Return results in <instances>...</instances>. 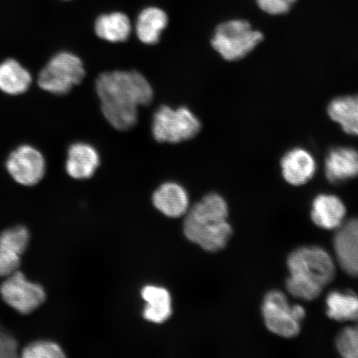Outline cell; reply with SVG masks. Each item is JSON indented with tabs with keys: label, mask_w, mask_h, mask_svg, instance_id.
Instances as JSON below:
<instances>
[{
	"label": "cell",
	"mask_w": 358,
	"mask_h": 358,
	"mask_svg": "<svg viewBox=\"0 0 358 358\" xmlns=\"http://www.w3.org/2000/svg\"><path fill=\"white\" fill-rule=\"evenodd\" d=\"M96 92L106 122L120 131L136 127L138 107L150 105L153 88L137 71H112L101 73L96 80Z\"/></svg>",
	"instance_id": "obj_1"
},
{
	"label": "cell",
	"mask_w": 358,
	"mask_h": 358,
	"mask_svg": "<svg viewBox=\"0 0 358 358\" xmlns=\"http://www.w3.org/2000/svg\"><path fill=\"white\" fill-rule=\"evenodd\" d=\"M286 288L294 297L311 301L334 278L335 264L320 246H303L289 255Z\"/></svg>",
	"instance_id": "obj_2"
},
{
	"label": "cell",
	"mask_w": 358,
	"mask_h": 358,
	"mask_svg": "<svg viewBox=\"0 0 358 358\" xmlns=\"http://www.w3.org/2000/svg\"><path fill=\"white\" fill-rule=\"evenodd\" d=\"M228 206L217 194H209L192 207L183 222L186 238L204 250L217 252L226 248L232 235L227 222Z\"/></svg>",
	"instance_id": "obj_3"
},
{
	"label": "cell",
	"mask_w": 358,
	"mask_h": 358,
	"mask_svg": "<svg viewBox=\"0 0 358 358\" xmlns=\"http://www.w3.org/2000/svg\"><path fill=\"white\" fill-rule=\"evenodd\" d=\"M201 128L196 115L185 106L172 108L161 106L152 120V134L159 143L178 144L194 138Z\"/></svg>",
	"instance_id": "obj_4"
},
{
	"label": "cell",
	"mask_w": 358,
	"mask_h": 358,
	"mask_svg": "<svg viewBox=\"0 0 358 358\" xmlns=\"http://www.w3.org/2000/svg\"><path fill=\"white\" fill-rule=\"evenodd\" d=\"M262 40L263 34L249 22L234 20L217 27L211 43L223 59L234 62L248 55Z\"/></svg>",
	"instance_id": "obj_5"
},
{
	"label": "cell",
	"mask_w": 358,
	"mask_h": 358,
	"mask_svg": "<svg viewBox=\"0 0 358 358\" xmlns=\"http://www.w3.org/2000/svg\"><path fill=\"white\" fill-rule=\"evenodd\" d=\"M86 71L80 58L70 52L53 56L38 75V84L43 91L62 96L83 82Z\"/></svg>",
	"instance_id": "obj_6"
},
{
	"label": "cell",
	"mask_w": 358,
	"mask_h": 358,
	"mask_svg": "<svg viewBox=\"0 0 358 358\" xmlns=\"http://www.w3.org/2000/svg\"><path fill=\"white\" fill-rule=\"evenodd\" d=\"M262 315L271 333L290 338L299 334L306 312L299 304L290 306L287 297L281 291L272 290L264 299Z\"/></svg>",
	"instance_id": "obj_7"
},
{
	"label": "cell",
	"mask_w": 358,
	"mask_h": 358,
	"mask_svg": "<svg viewBox=\"0 0 358 358\" xmlns=\"http://www.w3.org/2000/svg\"><path fill=\"white\" fill-rule=\"evenodd\" d=\"M0 295L7 306L24 315L37 310L47 297L41 285L29 280L19 270L6 277L0 285Z\"/></svg>",
	"instance_id": "obj_8"
},
{
	"label": "cell",
	"mask_w": 358,
	"mask_h": 358,
	"mask_svg": "<svg viewBox=\"0 0 358 358\" xmlns=\"http://www.w3.org/2000/svg\"><path fill=\"white\" fill-rule=\"evenodd\" d=\"M6 169L13 180L22 186H34L46 173V161L36 148L24 145L13 151L6 162Z\"/></svg>",
	"instance_id": "obj_9"
},
{
	"label": "cell",
	"mask_w": 358,
	"mask_h": 358,
	"mask_svg": "<svg viewBox=\"0 0 358 358\" xmlns=\"http://www.w3.org/2000/svg\"><path fill=\"white\" fill-rule=\"evenodd\" d=\"M336 258L348 275L358 276V218L343 222L334 241Z\"/></svg>",
	"instance_id": "obj_10"
},
{
	"label": "cell",
	"mask_w": 358,
	"mask_h": 358,
	"mask_svg": "<svg viewBox=\"0 0 358 358\" xmlns=\"http://www.w3.org/2000/svg\"><path fill=\"white\" fill-rule=\"evenodd\" d=\"M100 164L99 152L87 143H75L67 150L66 171L71 178L78 180L91 178Z\"/></svg>",
	"instance_id": "obj_11"
},
{
	"label": "cell",
	"mask_w": 358,
	"mask_h": 358,
	"mask_svg": "<svg viewBox=\"0 0 358 358\" xmlns=\"http://www.w3.org/2000/svg\"><path fill=\"white\" fill-rule=\"evenodd\" d=\"M325 174L334 185L358 177V151L351 147L334 148L326 157Z\"/></svg>",
	"instance_id": "obj_12"
},
{
	"label": "cell",
	"mask_w": 358,
	"mask_h": 358,
	"mask_svg": "<svg viewBox=\"0 0 358 358\" xmlns=\"http://www.w3.org/2000/svg\"><path fill=\"white\" fill-rule=\"evenodd\" d=\"M285 180L294 186H301L315 176L316 162L310 152L294 148L285 155L280 162Z\"/></svg>",
	"instance_id": "obj_13"
},
{
	"label": "cell",
	"mask_w": 358,
	"mask_h": 358,
	"mask_svg": "<svg viewBox=\"0 0 358 358\" xmlns=\"http://www.w3.org/2000/svg\"><path fill=\"white\" fill-rule=\"evenodd\" d=\"M155 207L165 216L180 217L189 209V199L187 192L178 183L168 182L159 186L153 194Z\"/></svg>",
	"instance_id": "obj_14"
},
{
	"label": "cell",
	"mask_w": 358,
	"mask_h": 358,
	"mask_svg": "<svg viewBox=\"0 0 358 358\" xmlns=\"http://www.w3.org/2000/svg\"><path fill=\"white\" fill-rule=\"evenodd\" d=\"M345 216V205L337 196L320 194L313 201L311 217L317 227L326 230L338 229Z\"/></svg>",
	"instance_id": "obj_15"
},
{
	"label": "cell",
	"mask_w": 358,
	"mask_h": 358,
	"mask_svg": "<svg viewBox=\"0 0 358 358\" xmlns=\"http://www.w3.org/2000/svg\"><path fill=\"white\" fill-rule=\"evenodd\" d=\"M146 302L143 315L147 321L163 324L173 313L172 298L168 289L159 286L147 285L141 291Z\"/></svg>",
	"instance_id": "obj_16"
},
{
	"label": "cell",
	"mask_w": 358,
	"mask_h": 358,
	"mask_svg": "<svg viewBox=\"0 0 358 358\" xmlns=\"http://www.w3.org/2000/svg\"><path fill=\"white\" fill-rule=\"evenodd\" d=\"M169 24L167 13L158 7H148L138 15L136 24V33L138 40L146 45L159 42Z\"/></svg>",
	"instance_id": "obj_17"
},
{
	"label": "cell",
	"mask_w": 358,
	"mask_h": 358,
	"mask_svg": "<svg viewBox=\"0 0 358 358\" xmlns=\"http://www.w3.org/2000/svg\"><path fill=\"white\" fill-rule=\"evenodd\" d=\"M131 31V20L122 12L106 13L98 17L95 22L97 37L112 43L127 41Z\"/></svg>",
	"instance_id": "obj_18"
},
{
	"label": "cell",
	"mask_w": 358,
	"mask_h": 358,
	"mask_svg": "<svg viewBox=\"0 0 358 358\" xmlns=\"http://www.w3.org/2000/svg\"><path fill=\"white\" fill-rule=\"evenodd\" d=\"M32 76L15 59H7L0 64V91L10 96L20 95L29 89Z\"/></svg>",
	"instance_id": "obj_19"
},
{
	"label": "cell",
	"mask_w": 358,
	"mask_h": 358,
	"mask_svg": "<svg viewBox=\"0 0 358 358\" xmlns=\"http://www.w3.org/2000/svg\"><path fill=\"white\" fill-rule=\"evenodd\" d=\"M328 114L344 132L358 137V95L336 98L329 105Z\"/></svg>",
	"instance_id": "obj_20"
},
{
	"label": "cell",
	"mask_w": 358,
	"mask_h": 358,
	"mask_svg": "<svg viewBox=\"0 0 358 358\" xmlns=\"http://www.w3.org/2000/svg\"><path fill=\"white\" fill-rule=\"evenodd\" d=\"M327 315L338 322L358 321V296L352 291L334 290L326 299Z\"/></svg>",
	"instance_id": "obj_21"
},
{
	"label": "cell",
	"mask_w": 358,
	"mask_h": 358,
	"mask_svg": "<svg viewBox=\"0 0 358 358\" xmlns=\"http://www.w3.org/2000/svg\"><path fill=\"white\" fill-rule=\"evenodd\" d=\"M30 234L24 226L8 228L0 234V249L10 256L22 258L28 248Z\"/></svg>",
	"instance_id": "obj_22"
},
{
	"label": "cell",
	"mask_w": 358,
	"mask_h": 358,
	"mask_svg": "<svg viewBox=\"0 0 358 358\" xmlns=\"http://www.w3.org/2000/svg\"><path fill=\"white\" fill-rule=\"evenodd\" d=\"M24 358H62L64 351L57 343L47 340H38L28 344L21 351Z\"/></svg>",
	"instance_id": "obj_23"
},
{
	"label": "cell",
	"mask_w": 358,
	"mask_h": 358,
	"mask_svg": "<svg viewBox=\"0 0 358 358\" xmlns=\"http://www.w3.org/2000/svg\"><path fill=\"white\" fill-rule=\"evenodd\" d=\"M340 355L346 358H358V323L344 329L336 340Z\"/></svg>",
	"instance_id": "obj_24"
},
{
	"label": "cell",
	"mask_w": 358,
	"mask_h": 358,
	"mask_svg": "<svg viewBox=\"0 0 358 358\" xmlns=\"http://www.w3.org/2000/svg\"><path fill=\"white\" fill-rule=\"evenodd\" d=\"M257 6L263 12L271 15H281L287 13L298 0H256Z\"/></svg>",
	"instance_id": "obj_25"
},
{
	"label": "cell",
	"mask_w": 358,
	"mask_h": 358,
	"mask_svg": "<svg viewBox=\"0 0 358 358\" xmlns=\"http://www.w3.org/2000/svg\"><path fill=\"white\" fill-rule=\"evenodd\" d=\"M19 352L15 338L0 329V358L15 357Z\"/></svg>",
	"instance_id": "obj_26"
},
{
	"label": "cell",
	"mask_w": 358,
	"mask_h": 358,
	"mask_svg": "<svg viewBox=\"0 0 358 358\" xmlns=\"http://www.w3.org/2000/svg\"><path fill=\"white\" fill-rule=\"evenodd\" d=\"M21 258L10 256L0 249V277H7L19 270Z\"/></svg>",
	"instance_id": "obj_27"
}]
</instances>
